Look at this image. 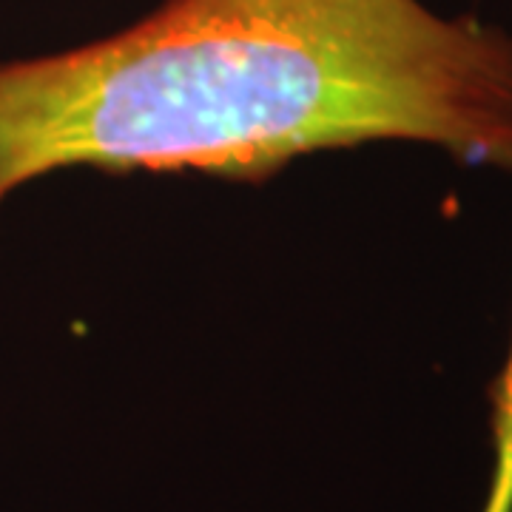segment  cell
<instances>
[{
    "mask_svg": "<svg viewBox=\"0 0 512 512\" xmlns=\"http://www.w3.org/2000/svg\"><path fill=\"white\" fill-rule=\"evenodd\" d=\"M367 143L512 174L510 29L424 0H165L0 63V205L66 168L262 183Z\"/></svg>",
    "mask_w": 512,
    "mask_h": 512,
    "instance_id": "cell-1",
    "label": "cell"
},
{
    "mask_svg": "<svg viewBox=\"0 0 512 512\" xmlns=\"http://www.w3.org/2000/svg\"><path fill=\"white\" fill-rule=\"evenodd\" d=\"M490 444L493 470L478 512H512V342L507 362L490 387Z\"/></svg>",
    "mask_w": 512,
    "mask_h": 512,
    "instance_id": "cell-2",
    "label": "cell"
}]
</instances>
